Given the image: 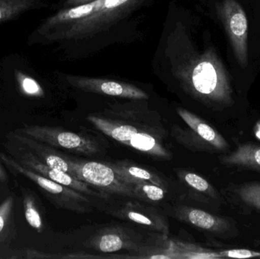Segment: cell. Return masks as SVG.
Instances as JSON below:
<instances>
[{
  "label": "cell",
  "mask_w": 260,
  "mask_h": 259,
  "mask_svg": "<svg viewBox=\"0 0 260 259\" xmlns=\"http://www.w3.org/2000/svg\"><path fill=\"white\" fill-rule=\"evenodd\" d=\"M0 248H3V247H0Z\"/></svg>",
  "instance_id": "83f0119b"
},
{
  "label": "cell",
  "mask_w": 260,
  "mask_h": 259,
  "mask_svg": "<svg viewBox=\"0 0 260 259\" xmlns=\"http://www.w3.org/2000/svg\"><path fill=\"white\" fill-rule=\"evenodd\" d=\"M217 15L222 24L240 66L249 64V24L247 14L237 0H222L215 4Z\"/></svg>",
  "instance_id": "5b68a950"
},
{
  "label": "cell",
  "mask_w": 260,
  "mask_h": 259,
  "mask_svg": "<svg viewBox=\"0 0 260 259\" xmlns=\"http://www.w3.org/2000/svg\"><path fill=\"white\" fill-rule=\"evenodd\" d=\"M178 176L183 182H186L189 187L198 193L206 195L210 199H216V200L219 199V196L216 190L206 179L200 176V175L183 170L179 172Z\"/></svg>",
  "instance_id": "7402d4cb"
},
{
  "label": "cell",
  "mask_w": 260,
  "mask_h": 259,
  "mask_svg": "<svg viewBox=\"0 0 260 259\" xmlns=\"http://www.w3.org/2000/svg\"><path fill=\"white\" fill-rule=\"evenodd\" d=\"M47 6L42 0H0V24L17 19L28 11Z\"/></svg>",
  "instance_id": "e0dca14e"
},
{
  "label": "cell",
  "mask_w": 260,
  "mask_h": 259,
  "mask_svg": "<svg viewBox=\"0 0 260 259\" xmlns=\"http://www.w3.org/2000/svg\"><path fill=\"white\" fill-rule=\"evenodd\" d=\"M16 131L51 147L75 153L91 155L99 151V146L94 140L75 132L64 130L62 128L24 124L22 128Z\"/></svg>",
  "instance_id": "8992f818"
},
{
  "label": "cell",
  "mask_w": 260,
  "mask_h": 259,
  "mask_svg": "<svg viewBox=\"0 0 260 259\" xmlns=\"http://www.w3.org/2000/svg\"><path fill=\"white\" fill-rule=\"evenodd\" d=\"M15 236V199L9 196L0 204V247L12 243Z\"/></svg>",
  "instance_id": "ac0fdd59"
},
{
  "label": "cell",
  "mask_w": 260,
  "mask_h": 259,
  "mask_svg": "<svg viewBox=\"0 0 260 259\" xmlns=\"http://www.w3.org/2000/svg\"><path fill=\"white\" fill-rule=\"evenodd\" d=\"M66 80L72 86L88 92L135 100L148 98V94L140 88L123 82L73 76H66Z\"/></svg>",
  "instance_id": "9c48e42d"
},
{
  "label": "cell",
  "mask_w": 260,
  "mask_h": 259,
  "mask_svg": "<svg viewBox=\"0 0 260 259\" xmlns=\"http://www.w3.org/2000/svg\"><path fill=\"white\" fill-rule=\"evenodd\" d=\"M220 256L230 257V258H247L260 256L257 252H253L246 249H235V250L226 251L220 254Z\"/></svg>",
  "instance_id": "cb8c5ba5"
},
{
  "label": "cell",
  "mask_w": 260,
  "mask_h": 259,
  "mask_svg": "<svg viewBox=\"0 0 260 259\" xmlns=\"http://www.w3.org/2000/svg\"><path fill=\"white\" fill-rule=\"evenodd\" d=\"M219 161L229 168L260 173V144L253 142L238 144L233 152L220 155Z\"/></svg>",
  "instance_id": "9a60e30c"
},
{
  "label": "cell",
  "mask_w": 260,
  "mask_h": 259,
  "mask_svg": "<svg viewBox=\"0 0 260 259\" xmlns=\"http://www.w3.org/2000/svg\"><path fill=\"white\" fill-rule=\"evenodd\" d=\"M88 120L99 130L117 142L160 159L172 158L160 142V138L154 135V132H149L142 126H133L95 116H89Z\"/></svg>",
  "instance_id": "3957f363"
},
{
  "label": "cell",
  "mask_w": 260,
  "mask_h": 259,
  "mask_svg": "<svg viewBox=\"0 0 260 259\" xmlns=\"http://www.w3.org/2000/svg\"><path fill=\"white\" fill-rule=\"evenodd\" d=\"M0 160L11 171L24 176L35 182L44 196L58 208L78 213L89 211L90 202L83 193L61 185L32 171L30 169L21 165L12 156L3 152H0Z\"/></svg>",
  "instance_id": "277c9868"
},
{
  "label": "cell",
  "mask_w": 260,
  "mask_h": 259,
  "mask_svg": "<svg viewBox=\"0 0 260 259\" xmlns=\"http://www.w3.org/2000/svg\"><path fill=\"white\" fill-rule=\"evenodd\" d=\"M126 244L124 237L118 231L112 230L103 231L91 241L92 248L105 253L118 252L126 248Z\"/></svg>",
  "instance_id": "44dd1931"
},
{
  "label": "cell",
  "mask_w": 260,
  "mask_h": 259,
  "mask_svg": "<svg viewBox=\"0 0 260 259\" xmlns=\"http://www.w3.org/2000/svg\"><path fill=\"white\" fill-rule=\"evenodd\" d=\"M9 179L7 172H6V168H5L4 164L0 160V182H7Z\"/></svg>",
  "instance_id": "4316f807"
},
{
  "label": "cell",
  "mask_w": 260,
  "mask_h": 259,
  "mask_svg": "<svg viewBox=\"0 0 260 259\" xmlns=\"http://www.w3.org/2000/svg\"><path fill=\"white\" fill-rule=\"evenodd\" d=\"M120 179L129 184L139 183V182H148L155 185L167 188V184L157 174L142 168L137 165L126 161H117L114 163H106Z\"/></svg>",
  "instance_id": "2e32d148"
},
{
  "label": "cell",
  "mask_w": 260,
  "mask_h": 259,
  "mask_svg": "<svg viewBox=\"0 0 260 259\" xmlns=\"http://www.w3.org/2000/svg\"><path fill=\"white\" fill-rule=\"evenodd\" d=\"M76 178L89 185L114 194L136 199L131 184L124 182L107 164L96 161H77L70 159Z\"/></svg>",
  "instance_id": "52a82bcc"
},
{
  "label": "cell",
  "mask_w": 260,
  "mask_h": 259,
  "mask_svg": "<svg viewBox=\"0 0 260 259\" xmlns=\"http://www.w3.org/2000/svg\"><path fill=\"white\" fill-rule=\"evenodd\" d=\"M182 81L185 90L207 107L221 110L235 103L232 76L213 48L193 54Z\"/></svg>",
  "instance_id": "6da1fadb"
},
{
  "label": "cell",
  "mask_w": 260,
  "mask_h": 259,
  "mask_svg": "<svg viewBox=\"0 0 260 259\" xmlns=\"http://www.w3.org/2000/svg\"><path fill=\"white\" fill-rule=\"evenodd\" d=\"M234 201L244 208L260 211V182H250L232 188Z\"/></svg>",
  "instance_id": "d6986e66"
},
{
  "label": "cell",
  "mask_w": 260,
  "mask_h": 259,
  "mask_svg": "<svg viewBox=\"0 0 260 259\" xmlns=\"http://www.w3.org/2000/svg\"><path fill=\"white\" fill-rule=\"evenodd\" d=\"M113 214L119 218L147 227L164 236L169 234V225L167 219L154 208L145 206L139 202H128Z\"/></svg>",
  "instance_id": "5bb4252c"
},
{
  "label": "cell",
  "mask_w": 260,
  "mask_h": 259,
  "mask_svg": "<svg viewBox=\"0 0 260 259\" xmlns=\"http://www.w3.org/2000/svg\"><path fill=\"white\" fill-rule=\"evenodd\" d=\"M104 1L105 0H96L82 6L61 9L41 22L29 36L27 44L30 46L33 45L39 38L50 31L91 15L102 6Z\"/></svg>",
  "instance_id": "8fae6325"
},
{
  "label": "cell",
  "mask_w": 260,
  "mask_h": 259,
  "mask_svg": "<svg viewBox=\"0 0 260 259\" xmlns=\"http://www.w3.org/2000/svg\"><path fill=\"white\" fill-rule=\"evenodd\" d=\"M8 142L6 147L12 158L16 160L21 165L30 169L32 171L54 181L57 183L65 187H70L76 191L80 192L83 194L90 195V196H99L95 192L93 191L89 187V184L76 179L74 176L69 173L57 169L53 168L46 165L44 163L40 161L36 157L34 156L27 149H24L19 143L14 141L12 138L7 137Z\"/></svg>",
  "instance_id": "ba28073f"
},
{
  "label": "cell",
  "mask_w": 260,
  "mask_h": 259,
  "mask_svg": "<svg viewBox=\"0 0 260 259\" xmlns=\"http://www.w3.org/2000/svg\"><path fill=\"white\" fill-rule=\"evenodd\" d=\"M20 190L23 196L26 220L34 230L41 234L44 229V220L37 196L33 191L21 186H20Z\"/></svg>",
  "instance_id": "ffe728a7"
},
{
  "label": "cell",
  "mask_w": 260,
  "mask_h": 259,
  "mask_svg": "<svg viewBox=\"0 0 260 259\" xmlns=\"http://www.w3.org/2000/svg\"><path fill=\"white\" fill-rule=\"evenodd\" d=\"M8 136L14 141L19 143L21 146L27 149L40 161L49 167L62 170L76 177L74 170L70 163V158L67 155H62L48 144L34 139L21 132L15 130ZM77 179V178H76Z\"/></svg>",
  "instance_id": "7c38bea8"
},
{
  "label": "cell",
  "mask_w": 260,
  "mask_h": 259,
  "mask_svg": "<svg viewBox=\"0 0 260 259\" xmlns=\"http://www.w3.org/2000/svg\"><path fill=\"white\" fill-rule=\"evenodd\" d=\"M139 1L105 0L91 15L50 31L34 44H51L94 36L107 30L126 13H129Z\"/></svg>",
  "instance_id": "7a4b0ae2"
},
{
  "label": "cell",
  "mask_w": 260,
  "mask_h": 259,
  "mask_svg": "<svg viewBox=\"0 0 260 259\" xmlns=\"http://www.w3.org/2000/svg\"><path fill=\"white\" fill-rule=\"evenodd\" d=\"M176 216L184 223L222 238H232L238 234L235 222L232 223L230 219L214 215L198 208L179 207L176 210Z\"/></svg>",
  "instance_id": "30bf717a"
},
{
  "label": "cell",
  "mask_w": 260,
  "mask_h": 259,
  "mask_svg": "<svg viewBox=\"0 0 260 259\" xmlns=\"http://www.w3.org/2000/svg\"><path fill=\"white\" fill-rule=\"evenodd\" d=\"M177 114L197 136L203 150L211 152H227L229 144L225 138L204 120L187 109L177 108Z\"/></svg>",
  "instance_id": "4fadbf2b"
},
{
  "label": "cell",
  "mask_w": 260,
  "mask_h": 259,
  "mask_svg": "<svg viewBox=\"0 0 260 259\" xmlns=\"http://www.w3.org/2000/svg\"><path fill=\"white\" fill-rule=\"evenodd\" d=\"M24 252V251H23ZM56 258L54 255H49V254L44 253V252H38L34 249H26L24 252V255H22V258Z\"/></svg>",
  "instance_id": "d4e9b609"
},
{
  "label": "cell",
  "mask_w": 260,
  "mask_h": 259,
  "mask_svg": "<svg viewBox=\"0 0 260 259\" xmlns=\"http://www.w3.org/2000/svg\"><path fill=\"white\" fill-rule=\"evenodd\" d=\"M136 199L144 202H159L165 198V191L163 187L148 182L131 184Z\"/></svg>",
  "instance_id": "603a6c76"
},
{
  "label": "cell",
  "mask_w": 260,
  "mask_h": 259,
  "mask_svg": "<svg viewBox=\"0 0 260 259\" xmlns=\"http://www.w3.org/2000/svg\"><path fill=\"white\" fill-rule=\"evenodd\" d=\"M96 0H66L65 6L67 8L75 7V6H82L87 3H92Z\"/></svg>",
  "instance_id": "484cf974"
}]
</instances>
